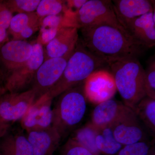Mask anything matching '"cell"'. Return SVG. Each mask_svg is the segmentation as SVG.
Listing matches in <instances>:
<instances>
[{
  "instance_id": "cell-28",
  "label": "cell",
  "mask_w": 155,
  "mask_h": 155,
  "mask_svg": "<svg viewBox=\"0 0 155 155\" xmlns=\"http://www.w3.org/2000/svg\"><path fill=\"white\" fill-rule=\"evenodd\" d=\"M61 155H94L85 148L69 138L62 147Z\"/></svg>"
},
{
  "instance_id": "cell-30",
  "label": "cell",
  "mask_w": 155,
  "mask_h": 155,
  "mask_svg": "<svg viewBox=\"0 0 155 155\" xmlns=\"http://www.w3.org/2000/svg\"><path fill=\"white\" fill-rule=\"evenodd\" d=\"M59 28L41 29L38 40L42 45L46 46L54 38Z\"/></svg>"
},
{
  "instance_id": "cell-8",
  "label": "cell",
  "mask_w": 155,
  "mask_h": 155,
  "mask_svg": "<svg viewBox=\"0 0 155 155\" xmlns=\"http://www.w3.org/2000/svg\"><path fill=\"white\" fill-rule=\"evenodd\" d=\"M72 54L44 61L35 73L30 88L35 91L38 98L47 93L60 79Z\"/></svg>"
},
{
  "instance_id": "cell-26",
  "label": "cell",
  "mask_w": 155,
  "mask_h": 155,
  "mask_svg": "<svg viewBox=\"0 0 155 155\" xmlns=\"http://www.w3.org/2000/svg\"><path fill=\"white\" fill-rule=\"evenodd\" d=\"M13 14L4 1L0 2V43L5 42L8 38V31Z\"/></svg>"
},
{
  "instance_id": "cell-20",
  "label": "cell",
  "mask_w": 155,
  "mask_h": 155,
  "mask_svg": "<svg viewBox=\"0 0 155 155\" xmlns=\"http://www.w3.org/2000/svg\"><path fill=\"white\" fill-rule=\"evenodd\" d=\"M140 122L154 136L155 134V99L145 97L133 110Z\"/></svg>"
},
{
  "instance_id": "cell-32",
  "label": "cell",
  "mask_w": 155,
  "mask_h": 155,
  "mask_svg": "<svg viewBox=\"0 0 155 155\" xmlns=\"http://www.w3.org/2000/svg\"><path fill=\"white\" fill-rule=\"evenodd\" d=\"M11 125L0 120V139L8 132Z\"/></svg>"
},
{
  "instance_id": "cell-14",
  "label": "cell",
  "mask_w": 155,
  "mask_h": 155,
  "mask_svg": "<svg viewBox=\"0 0 155 155\" xmlns=\"http://www.w3.org/2000/svg\"><path fill=\"white\" fill-rule=\"evenodd\" d=\"M78 29L72 26H62L54 38L46 46L47 58H62L72 54L79 39Z\"/></svg>"
},
{
  "instance_id": "cell-3",
  "label": "cell",
  "mask_w": 155,
  "mask_h": 155,
  "mask_svg": "<svg viewBox=\"0 0 155 155\" xmlns=\"http://www.w3.org/2000/svg\"><path fill=\"white\" fill-rule=\"evenodd\" d=\"M107 68L114 77L116 89L123 103L134 110L139 102L146 96L144 69L138 58H126L110 62Z\"/></svg>"
},
{
  "instance_id": "cell-4",
  "label": "cell",
  "mask_w": 155,
  "mask_h": 155,
  "mask_svg": "<svg viewBox=\"0 0 155 155\" xmlns=\"http://www.w3.org/2000/svg\"><path fill=\"white\" fill-rule=\"evenodd\" d=\"M84 82L60 95L53 109L52 127L58 131L61 138L67 136L81 122L85 115L87 100L84 91Z\"/></svg>"
},
{
  "instance_id": "cell-7",
  "label": "cell",
  "mask_w": 155,
  "mask_h": 155,
  "mask_svg": "<svg viewBox=\"0 0 155 155\" xmlns=\"http://www.w3.org/2000/svg\"><path fill=\"white\" fill-rule=\"evenodd\" d=\"M38 99L31 88L19 93H5L0 96V120L11 125L20 121Z\"/></svg>"
},
{
  "instance_id": "cell-19",
  "label": "cell",
  "mask_w": 155,
  "mask_h": 155,
  "mask_svg": "<svg viewBox=\"0 0 155 155\" xmlns=\"http://www.w3.org/2000/svg\"><path fill=\"white\" fill-rule=\"evenodd\" d=\"M96 144L101 155H115L123 146L116 140L112 126L99 129Z\"/></svg>"
},
{
  "instance_id": "cell-31",
  "label": "cell",
  "mask_w": 155,
  "mask_h": 155,
  "mask_svg": "<svg viewBox=\"0 0 155 155\" xmlns=\"http://www.w3.org/2000/svg\"><path fill=\"white\" fill-rule=\"evenodd\" d=\"M87 0H70L66 2V11L75 14L86 3Z\"/></svg>"
},
{
  "instance_id": "cell-2",
  "label": "cell",
  "mask_w": 155,
  "mask_h": 155,
  "mask_svg": "<svg viewBox=\"0 0 155 155\" xmlns=\"http://www.w3.org/2000/svg\"><path fill=\"white\" fill-rule=\"evenodd\" d=\"M107 65L89 51L79 38L61 78L43 95L53 100L68 89L84 82L93 73L107 68Z\"/></svg>"
},
{
  "instance_id": "cell-21",
  "label": "cell",
  "mask_w": 155,
  "mask_h": 155,
  "mask_svg": "<svg viewBox=\"0 0 155 155\" xmlns=\"http://www.w3.org/2000/svg\"><path fill=\"white\" fill-rule=\"evenodd\" d=\"M98 129L91 122L74 131L72 139L94 155H101L96 144V137Z\"/></svg>"
},
{
  "instance_id": "cell-6",
  "label": "cell",
  "mask_w": 155,
  "mask_h": 155,
  "mask_svg": "<svg viewBox=\"0 0 155 155\" xmlns=\"http://www.w3.org/2000/svg\"><path fill=\"white\" fill-rule=\"evenodd\" d=\"M32 54L28 61L18 69L11 72L6 79L4 88L6 92L19 93L29 89L40 66L44 61L43 45L37 40L32 44Z\"/></svg>"
},
{
  "instance_id": "cell-18",
  "label": "cell",
  "mask_w": 155,
  "mask_h": 155,
  "mask_svg": "<svg viewBox=\"0 0 155 155\" xmlns=\"http://www.w3.org/2000/svg\"><path fill=\"white\" fill-rule=\"evenodd\" d=\"M0 155H33L26 135L8 132L0 139Z\"/></svg>"
},
{
  "instance_id": "cell-10",
  "label": "cell",
  "mask_w": 155,
  "mask_h": 155,
  "mask_svg": "<svg viewBox=\"0 0 155 155\" xmlns=\"http://www.w3.org/2000/svg\"><path fill=\"white\" fill-rule=\"evenodd\" d=\"M52 101L44 95L37 100L20 120L22 129L27 132L45 130L52 127Z\"/></svg>"
},
{
  "instance_id": "cell-24",
  "label": "cell",
  "mask_w": 155,
  "mask_h": 155,
  "mask_svg": "<svg viewBox=\"0 0 155 155\" xmlns=\"http://www.w3.org/2000/svg\"><path fill=\"white\" fill-rule=\"evenodd\" d=\"M40 0H9L4 1L12 13H29L35 12Z\"/></svg>"
},
{
  "instance_id": "cell-17",
  "label": "cell",
  "mask_w": 155,
  "mask_h": 155,
  "mask_svg": "<svg viewBox=\"0 0 155 155\" xmlns=\"http://www.w3.org/2000/svg\"><path fill=\"white\" fill-rule=\"evenodd\" d=\"M26 133L33 155H54L62 139L53 127L45 130H30Z\"/></svg>"
},
{
  "instance_id": "cell-25",
  "label": "cell",
  "mask_w": 155,
  "mask_h": 155,
  "mask_svg": "<svg viewBox=\"0 0 155 155\" xmlns=\"http://www.w3.org/2000/svg\"><path fill=\"white\" fill-rule=\"evenodd\" d=\"M144 88L147 96L155 99V56L150 58L144 69Z\"/></svg>"
},
{
  "instance_id": "cell-12",
  "label": "cell",
  "mask_w": 155,
  "mask_h": 155,
  "mask_svg": "<svg viewBox=\"0 0 155 155\" xmlns=\"http://www.w3.org/2000/svg\"><path fill=\"white\" fill-rule=\"evenodd\" d=\"M131 110L117 100H107L96 106L92 114L91 123L98 129L112 126Z\"/></svg>"
},
{
  "instance_id": "cell-5",
  "label": "cell",
  "mask_w": 155,
  "mask_h": 155,
  "mask_svg": "<svg viewBox=\"0 0 155 155\" xmlns=\"http://www.w3.org/2000/svg\"><path fill=\"white\" fill-rule=\"evenodd\" d=\"M99 24H110L125 29L117 19L112 1L87 0L75 14L66 11L64 14V26L79 29Z\"/></svg>"
},
{
  "instance_id": "cell-13",
  "label": "cell",
  "mask_w": 155,
  "mask_h": 155,
  "mask_svg": "<svg viewBox=\"0 0 155 155\" xmlns=\"http://www.w3.org/2000/svg\"><path fill=\"white\" fill-rule=\"evenodd\" d=\"M32 50V44L25 40L13 39L4 44L0 48V59L10 74L28 61Z\"/></svg>"
},
{
  "instance_id": "cell-23",
  "label": "cell",
  "mask_w": 155,
  "mask_h": 155,
  "mask_svg": "<svg viewBox=\"0 0 155 155\" xmlns=\"http://www.w3.org/2000/svg\"><path fill=\"white\" fill-rule=\"evenodd\" d=\"M66 2L60 0H42L36 10L38 17L41 19L52 15H58L66 11Z\"/></svg>"
},
{
  "instance_id": "cell-36",
  "label": "cell",
  "mask_w": 155,
  "mask_h": 155,
  "mask_svg": "<svg viewBox=\"0 0 155 155\" xmlns=\"http://www.w3.org/2000/svg\"><path fill=\"white\" fill-rule=\"evenodd\" d=\"M0 2H1V1H0Z\"/></svg>"
},
{
  "instance_id": "cell-33",
  "label": "cell",
  "mask_w": 155,
  "mask_h": 155,
  "mask_svg": "<svg viewBox=\"0 0 155 155\" xmlns=\"http://www.w3.org/2000/svg\"><path fill=\"white\" fill-rule=\"evenodd\" d=\"M148 155H155V147L152 146L149 153Z\"/></svg>"
},
{
  "instance_id": "cell-34",
  "label": "cell",
  "mask_w": 155,
  "mask_h": 155,
  "mask_svg": "<svg viewBox=\"0 0 155 155\" xmlns=\"http://www.w3.org/2000/svg\"><path fill=\"white\" fill-rule=\"evenodd\" d=\"M5 93H6V92L4 87H0V96Z\"/></svg>"
},
{
  "instance_id": "cell-16",
  "label": "cell",
  "mask_w": 155,
  "mask_h": 155,
  "mask_svg": "<svg viewBox=\"0 0 155 155\" xmlns=\"http://www.w3.org/2000/svg\"><path fill=\"white\" fill-rule=\"evenodd\" d=\"M155 11L141 15L130 21L125 27L127 33L148 49L155 45Z\"/></svg>"
},
{
  "instance_id": "cell-22",
  "label": "cell",
  "mask_w": 155,
  "mask_h": 155,
  "mask_svg": "<svg viewBox=\"0 0 155 155\" xmlns=\"http://www.w3.org/2000/svg\"><path fill=\"white\" fill-rule=\"evenodd\" d=\"M40 20V19L35 12L16 14L11 19L8 33L10 34L13 37V39H14L22 31Z\"/></svg>"
},
{
  "instance_id": "cell-9",
  "label": "cell",
  "mask_w": 155,
  "mask_h": 155,
  "mask_svg": "<svg viewBox=\"0 0 155 155\" xmlns=\"http://www.w3.org/2000/svg\"><path fill=\"white\" fill-rule=\"evenodd\" d=\"M116 91L114 77L106 70L93 73L84 83L86 100L97 105L113 98Z\"/></svg>"
},
{
  "instance_id": "cell-15",
  "label": "cell",
  "mask_w": 155,
  "mask_h": 155,
  "mask_svg": "<svg viewBox=\"0 0 155 155\" xmlns=\"http://www.w3.org/2000/svg\"><path fill=\"white\" fill-rule=\"evenodd\" d=\"M112 1L117 19L125 29L127 24L131 20L143 14L155 11V1L150 0H113Z\"/></svg>"
},
{
  "instance_id": "cell-29",
  "label": "cell",
  "mask_w": 155,
  "mask_h": 155,
  "mask_svg": "<svg viewBox=\"0 0 155 155\" xmlns=\"http://www.w3.org/2000/svg\"><path fill=\"white\" fill-rule=\"evenodd\" d=\"M64 14L52 15L40 19V29L46 28H59L63 26Z\"/></svg>"
},
{
  "instance_id": "cell-11",
  "label": "cell",
  "mask_w": 155,
  "mask_h": 155,
  "mask_svg": "<svg viewBox=\"0 0 155 155\" xmlns=\"http://www.w3.org/2000/svg\"><path fill=\"white\" fill-rule=\"evenodd\" d=\"M133 110L112 125L114 136L123 146L139 142L147 141V136Z\"/></svg>"
},
{
  "instance_id": "cell-1",
  "label": "cell",
  "mask_w": 155,
  "mask_h": 155,
  "mask_svg": "<svg viewBox=\"0 0 155 155\" xmlns=\"http://www.w3.org/2000/svg\"><path fill=\"white\" fill-rule=\"evenodd\" d=\"M79 38L92 54L108 64L122 59L141 57L148 49L125 29L107 24L80 28Z\"/></svg>"
},
{
  "instance_id": "cell-27",
  "label": "cell",
  "mask_w": 155,
  "mask_h": 155,
  "mask_svg": "<svg viewBox=\"0 0 155 155\" xmlns=\"http://www.w3.org/2000/svg\"><path fill=\"white\" fill-rule=\"evenodd\" d=\"M152 146L148 141L124 146L115 155H148Z\"/></svg>"
},
{
  "instance_id": "cell-35",
  "label": "cell",
  "mask_w": 155,
  "mask_h": 155,
  "mask_svg": "<svg viewBox=\"0 0 155 155\" xmlns=\"http://www.w3.org/2000/svg\"><path fill=\"white\" fill-rule=\"evenodd\" d=\"M1 76H0V84H1ZM0 87H2L0 86Z\"/></svg>"
}]
</instances>
